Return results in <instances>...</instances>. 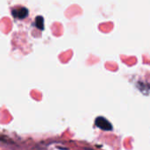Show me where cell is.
Wrapping results in <instances>:
<instances>
[{
	"label": "cell",
	"instance_id": "3957f363",
	"mask_svg": "<svg viewBox=\"0 0 150 150\" xmlns=\"http://www.w3.org/2000/svg\"><path fill=\"white\" fill-rule=\"evenodd\" d=\"M35 26L40 30H44V18L42 16H37L34 21Z\"/></svg>",
	"mask_w": 150,
	"mask_h": 150
},
{
	"label": "cell",
	"instance_id": "6da1fadb",
	"mask_svg": "<svg viewBox=\"0 0 150 150\" xmlns=\"http://www.w3.org/2000/svg\"><path fill=\"white\" fill-rule=\"evenodd\" d=\"M28 12H29L28 9L24 6H17L11 10V15L14 18H19V19L25 18L28 16Z\"/></svg>",
	"mask_w": 150,
	"mask_h": 150
},
{
	"label": "cell",
	"instance_id": "7a4b0ae2",
	"mask_svg": "<svg viewBox=\"0 0 150 150\" xmlns=\"http://www.w3.org/2000/svg\"><path fill=\"white\" fill-rule=\"evenodd\" d=\"M95 124L98 127L101 128L102 130H105V131H110L112 129V124L105 118L103 117H98L97 118L96 121H95Z\"/></svg>",
	"mask_w": 150,
	"mask_h": 150
}]
</instances>
